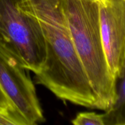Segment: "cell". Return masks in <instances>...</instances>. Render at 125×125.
Returning <instances> with one entry per match:
<instances>
[{"mask_svg":"<svg viewBox=\"0 0 125 125\" xmlns=\"http://www.w3.org/2000/svg\"><path fill=\"white\" fill-rule=\"evenodd\" d=\"M124 1H125V0H124Z\"/></svg>","mask_w":125,"mask_h":125,"instance_id":"10","label":"cell"},{"mask_svg":"<svg viewBox=\"0 0 125 125\" xmlns=\"http://www.w3.org/2000/svg\"><path fill=\"white\" fill-rule=\"evenodd\" d=\"M100 32L110 71L116 79L125 64V1L98 0Z\"/></svg>","mask_w":125,"mask_h":125,"instance_id":"5","label":"cell"},{"mask_svg":"<svg viewBox=\"0 0 125 125\" xmlns=\"http://www.w3.org/2000/svg\"><path fill=\"white\" fill-rule=\"evenodd\" d=\"M103 117L104 125H125V64L122 75L117 80L115 100Z\"/></svg>","mask_w":125,"mask_h":125,"instance_id":"6","label":"cell"},{"mask_svg":"<svg viewBox=\"0 0 125 125\" xmlns=\"http://www.w3.org/2000/svg\"><path fill=\"white\" fill-rule=\"evenodd\" d=\"M0 51L35 74L42 69L46 43L30 0H0Z\"/></svg>","mask_w":125,"mask_h":125,"instance_id":"3","label":"cell"},{"mask_svg":"<svg viewBox=\"0 0 125 125\" xmlns=\"http://www.w3.org/2000/svg\"><path fill=\"white\" fill-rule=\"evenodd\" d=\"M29 71L0 51V87L28 125L45 121Z\"/></svg>","mask_w":125,"mask_h":125,"instance_id":"4","label":"cell"},{"mask_svg":"<svg viewBox=\"0 0 125 125\" xmlns=\"http://www.w3.org/2000/svg\"><path fill=\"white\" fill-rule=\"evenodd\" d=\"M28 125L20 113L0 107V125Z\"/></svg>","mask_w":125,"mask_h":125,"instance_id":"8","label":"cell"},{"mask_svg":"<svg viewBox=\"0 0 125 125\" xmlns=\"http://www.w3.org/2000/svg\"><path fill=\"white\" fill-rule=\"evenodd\" d=\"M41 24L46 47L35 83L61 100L96 109V98L72 40L62 0H30Z\"/></svg>","mask_w":125,"mask_h":125,"instance_id":"1","label":"cell"},{"mask_svg":"<svg viewBox=\"0 0 125 125\" xmlns=\"http://www.w3.org/2000/svg\"><path fill=\"white\" fill-rule=\"evenodd\" d=\"M72 122L75 125H104L103 114H100L94 112L78 114Z\"/></svg>","mask_w":125,"mask_h":125,"instance_id":"7","label":"cell"},{"mask_svg":"<svg viewBox=\"0 0 125 125\" xmlns=\"http://www.w3.org/2000/svg\"><path fill=\"white\" fill-rule=\"evenodd\" d=\"M62 6L84 71L96 98V109L114 103L117 79L110 71L100 32L98 0H62Z\"/></svg>","mask_w":125,"mask_h":125,"instance_id":"2","label":"cell"},{"mask_svg":"<svg viewBox=\"0 0 125 125\" xmlns=\"http://www.w3.org/2000/svg\"><path fill=\"white\" fill-rule=\"evenodd\" d=\"M0 107L20 113V112L17 111V109H16L15 107L13 106V104L11 103V102L10 101V100H9L8 98L7 97V96H6V94H4L3 90H2L1 87H0Z\"/></svg>","mask_w":125,"mask_h":125,"instance_id":"9","label":"cell"}]
</instances>
